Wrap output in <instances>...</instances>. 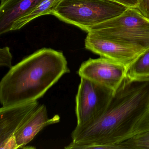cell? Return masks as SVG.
<instances>
[{
	"instance_id": "cell-1",
	"label": "cell",
	"mask_w": 149,
	"mask_h": 149,
	"mask_svg": "<svg viewBox=\"0 0 149 149\" xmlns=\"http://www.w3.org/2000/svg\"><path fill=\"white\" fill-rule=\"evenodd\" d=\"M149 109V78L126 76L114 92L106 110L90 123L77 125L66 149L92 145L119 144L131 137L134 128Z\"/></svg>"
},
{
	"instance_id": "cell-2",
	"label": "cell",
	"mask_w": 149,
	"mask_h": 149,
	"mask_svg": "<svg viewBox=\"0 0 149 149\" xmlns=\"http://www.w3.org/2000/svg\"><path fill=\"white\" fill-rule=\"evenodd\" d=\"M70 71L62 52L41 49L12 67L1 79V103L8 107L36 101Z\"/></svg>"
},
{
	"instance_id": "cell-3",
	"label": "cell",
	"mask_w": 149,
	"mask_h": 149,
	"mask_svg": "<svg viewBox=\"0 0 149 149\" xmlns=\"http://www.w3.org/2000/svg\"><path fill=\"white\" fill-rule=\"evenodd\" d=\"M128 8L111 0H61L51 15L88 32Z\"/></svg>"
},
{
	"instance_id": "cell-4",
	"label": "cell",
	"mask_w": 149,
	"mask_h": 149,
	"mask_svg": "<svg viewBox=\"0 0 149 149\" xmlns=\"http://www.w3.org/2000/svg\"><path fill=\"white\" fill-rule=\"evenodd\" d=\"M87 33L125 45L149 47V19L137 8H127L118 16L91 27Z\"/></svg>"
},
{
	"instance_id": "cell-5",
	"label": "cell",
	"mask_w": 149,
	"mask_h": 149,
	"mask_svg": "<svg viewBox=\"0 0 149 149\" xmlns=\"http://www.w3.org/2000/svg\"><path fill=\"white\" fill-rule=\"evenodd\" d=\"M76 96L77 125L94 122L106 110L114 92L84 77H81Z\"/></svg>"
},
{
	"instance_id": "cell-6",
	"label": "cell",
	"mask_w": 149,
	"mask_h": 149,
	"mask_svg": "<svg viewBox=\"0 0 149 149\" xmlns=\"http://www.w3.org/2000/svg\"><path fill=\"white\" fill-rule=\"evenodd\" d=\"M127 67L108 58H90L81 64L78 74L115 92L126 76Z\"/></svg>"
},
{
	"instance_id": "cell-7",
	"label": "cell",
	"mask_w": 149,
	"mask_h": 149,
	"mask_svg": "<svg viewBox=\"0 0 149 149\" xmlns=\"http://www.w3.org/2000/svg\"><path fill=\"white\" fill-rule=\"evenodd\" d=\"M85 47L101 57L122 63L127 67L146 50L104 39L90 33H88L85 39Z\"/></svg>"
},
{
	"instance_id": "cell-8",
	"label": "cell",
	"mask_w": 149,
	"mask_h": 149,
	"mask_svg": "<svg viewBox=\"0 0 149 149\" xmlns=\"http://www.w3.org/2000/svg\"><path fill=\"white\" fill-rule=\"evenodd\" d=\"M39 105L36 100L1 108L0 149H17L15 133L28 116Z\"/></svg>"
},
{
	"instance_id": "cell-9",
	"label": "cell",
	"mask_w": 149,
	"mask_h": 149,
	"mask_svg": "<svg viewBox=\"0 0 149 149\" xmlns=\"http://www.w3.org/2000/svg\"><path fill=\"white\" fill-rule=\"evenodd\" d=\"M60 121V116L57 115L48 118L46 106L39 105L28 116L15 133L17 149L24 148L43 128Z\"/></svg>"
},
{
	"instance_id": "cell-10",
	"label": "cell",
	"mask_w": 149,
	"mask_h": 149,
	"mask_svg": "<svg viewBox=\"0 0 149 149\" xmlns=\"http://www.w3.org/2000/svg\"><path fill=\"white\" fill-rule=\"evenodd\" d=\"M0 34L12 31L14 23L29 13L42 0H1Z\"/></svg>"
},
{
	"instance_id": "cell-11",
	"label": "cell",
	"mask_w": 149,
	"mask_h": 149,
	"mask_svg": "<svg viewBox=\"0 0 149 149\" xmlns=\"http://www.w3.org/2000/svg\"><path fill=\"white\" fill-rule=\"evenodd\" d=\"M61 0H42L33 10L20 19L17 20L13 25V30H17L40 16L51 15Z\"/></svg>"
},
{
	"instance_id": "cell-12",
	"label": "cell",
	"mask_w": 149,
	"mask_h": 149,
	"mask_svg": "<svg viewBox=\"0 0 149 149\" xmlns=\"http://www.w3.org/2000/svg\"><path fill=\"white\" fill-rule=\"evenodd\" d=\"M126 76L132 79L149 78V47L127 67Z\"/></svg>"
},
{
	"instance_id": "cell-13",
	"label": "cell",
	"mask_w": 149,
	"mask_h": 149,
	"mask_svg": "<svg viewBox=\"0 0 149 149\" xmlns=\"http://www.w3.org/2000/svg\"><path fill=\"white\" fill-rule=\"evenodd\" d=\"M119 144L125 149H149V137L134 135Z\"/></svg>"
},
{
	"instance_id": "cell-14",
	"label": "cell",
	"mask_w": 149,
	"mask_h": 149,
	"mask_svg": "<svg viewBox=\"0 0 149 149\" xmlns=\"http://www.w3.org/2000/svg\"><path fill=\"white\" fill-rule=\"evenodd\" d=\"M148 131H149V109L136 125L132 136Z\"/></svg>"
},
{
	"instance_id": "cell-15",
	"label": "cell",
	"mask_w": 149,
	"mask_h": 149,
	"mask_svg": "<svg viewBox=\"0 0 149 149\" xmlns=\"http://www.w3.org/2000/svg\"><path fill=\"white\" fill-rule=\"evenodd\" d=\"M13 56L8 47H6L0 49V66L8 67L11 68Z\"/></svg>"
},
{
	"instance_id": "cell-16",
	"label": "cell",
	"mask_w": 149,
	"mask_h": 149,
	"mask_svg": "<svg viewBox=\"0 0 149 149\" xmlns=\"http://www.w3.org/2000/svg\"><path fill=\"white\" fill-rule=\"evenodd\" d=\"M121 4L128 8L137 9L140 3V0H111Z\"/></svg>"
},
{
	"instance_id": "cell-17",
	"label": "cell",
	"mask_w": 149,
	"mask_h": 149,
	"mask_svg": "<svg viewBox=\"0 0 149 149\" xmlns=\"http://www.w3.org/2000/svg\"><path fill=\"white\" fill-rule=\"evenodd\" d=\"M137 9L144 16L149 19V0H140Z\"/></svg>"
}]
</instances>
